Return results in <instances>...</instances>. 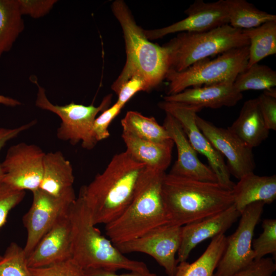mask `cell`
I'll list each match as a JSON object with an SVG mask.
<instances>
[{
  "mask_svg": "<svg viewBox=\"0 0 276 276\" xmlns=\"http://www.w3.org/2000/svg\"><path fill=\"white\" fill-rule=\"evenodd\" d=\"M146 167L125 151L115 154L102 173L80 188L79 193L95 225L107 224L124 212Z\"/></svg>",
  "mask_w": 276,
  "mask_h": 276,
  "instance_id": "6da1fadb",
  "label": "cell"
},
{
  "mask_svg": "<svg viewBox=\"0 0 276 276\" xmlns=\"http://www.w3.org/2000/svg\"><path fill=\"white\" fill-rule=\"evenodd\" d=\"M162 195L169 223L182 226L218 214L234 204L232 190L217 182L165 174Z\"/></svg>",
  "mask_w": 276,
  "mask_h": 276,
  "instance_id": "7a4b0ae2",
  "label": "cell"
},
{
  "mask_svg": "<svg viewBox=\"0 0 276 276\" xmlns=\"http://www.w3.org/2000/svg\"><path fill=\"white\" fill-rule=\"evenodd\" d=\"M111 10L122 29L126 54L125 65L111 89L117 94L125 82L137 76L144 80L149 91L166 79L169 71L167 50L146 37L123 1H114Z\"/></svg>",
  "mask_w": 276,
  "mask_h": 276,
  "instance_id": "3957f363",
  "label": "cell"
},
{
  "mask_svg": "<svg viewBox=\"0 0 276 276\" xmlns=\"http://www.w3.org/2000/svg\"><path fill=\"white\" fill-rule=\"evenodd\" d=\"M72 224V259L84 270L126 269L149 275L143 262L127 258L93 223L89 210L79 193L70 211Z\"/></svg>",
  "mask_w": 276,
  "mask_h": 276,
  "instance_id": "277c9868",
  "label": "cell"
},
{
  "mask_svg": "<svg viewBox=\"0 0 276 276\" xmlns=\"http://www.w3.org/2000/svg\"><path fill=\"white\" fill-rule=\"evenodd\" d=\"M165 174L164 171L146 167L126 209L118 218L105 225V233L114 245L169 223L162 195Z\"/></svg>",
  "mask_w": 276,
  "mask_h": 276,
  "instance_id": "5b68a950",
  "label": "cell"
},
{
  "mask_svg": "<svg viewBox=\"0 0 276 276\" xmlns=\"http://www.w3.org/2000/svg\"><path fill=\"white\" fill-rule=\"evenodd\" d=\"M249 45L242 30L229 24L201 32H181L163 46L168 55L169 70L182 71L209 57Z\"/></svg>",
  "mask_w": 276,
  "mask_h": 276,
  "instance_id": "8992f818",
  "label": "cell"
},
{
  "mask_svg": "<svg viewBox=\"0 0 276 276\" xmlns=\"http://www.w3.org/2000/svg\"><path fill=\"white\" fill-rule=\"evenodd\" d=\"M248 46L236 48L220 54L213 60H200L181 72L169 70L167 96L185 89L224 82H234L247 68Z\"/></svg>",
  "mask_w": 276,
  "mask_h": 276,
  "instance_id": "52a82bcc",
  "label": "cell"
},
{
  "mask_svg": "<svg viewBox=\"0 0 276 276\" xmlns=\"http://www.w3.org/2000/svg\"><path fill=\"white\" fill-rule=\"evenodd\" d=\"M37 80L34 76L31 78L38 87L35 105L60 118L61 122L57 130V137L72 145L81 143L83 148L93 149L98 143L93 133L94 122L99 112L109 107L112 95L105 96L98 106L93 104L86 106L73 102L62 106L55 105L48 99L45 89L39 85Z\"/></svg>",
  "mask_w": 276,
  "mask_h": 276,
  "instance_id": "ba28073f",
  "label": "cell"
},
{
  "mask_svg": "<svg viewBox=\"0 0 276 276\" xmlns=\"http://www.w3.org/2000/svg\"><path fill=\"white\" fill-rule=\"evenodd\" d=\"M265 204L261 201L253 202L242 212L236 230L226 237L224 251L213 276H232L254 260L251 245L254 231Z\"/></svg>",
  "mask_w": 276,
  "mask_h": 276,
  "instance_id": "9c48e42d",
  "label": "cell"
},
{
  "mask_svg": "<svg viewBox=\"0 0 276 276\" xmlns=\"http://www.w3.org/2000/svg\"><path fill=\"white\" fill-rule=\"evenodd\" d=\"M158 105L165 113H169L178 121L193 148L206 157L218 182L232 190L235 183L231 180L224 157L214 148L196 124L197 113L202 108L165 101L160 102Z\"/></svg>",
  "mask_w": 276,
  "mask_h": 276,
  "instance_id": "30bf717a",
  "label": "cell"
},
{
  "mask_svg": "<svg viewBox=\"0 0 276 276\" xmlns=\"http://www.w3.org/2000/svg\"><path fill=\"white\" fill-rule=\"evenodd\" d=\"M182 226L167 223L156 227L130 241L114 245L123 254L144 253L163 267L168 276H175L178 263Z\"/></svg>",
  "mask_w": 276,
  "mask_h": 276,
  "instance_id": "8fae6325",
  "label": "cell"
},
{
  "mask_svg": "<svg viewBox=\"0 0 276 276\" xmlns=\"http://www.w3.org/2000/svg\"><path fill=\"white\" fill-rule=\"evenodd\" d=\"M45 153L39 146L25 142L10 147L1 163L2 182L19 191L33 192L39 189Z\"/></svg>",
  "mask_w": 276,
  "mask_h": 276,
  "instance_id": "7c38bea8",
  "label": "cell"
},
{
  "mask_svg": "<svg viewBox=\"0 0 276 276\" xmlns=\"http://www.w3.org/2000/svg\"><path fill=\"white\" fill-rule=\"evenodd\" d=\"M32 193L31 206L22 218L27 232L24 247L27 257L58 219L69 211L77 198L75 193L56 197L39 189Z\"/></svg>",
  "mask_w": 276,
  "mask_h": 276,
  "instance_id": "4fadbf2b",
  "label": "cell"
},
{
  "mask_svg": "<svg viewBox=\"0 0 276 276\" xmlns=\"http://www.w3.org/2000/svg\"><path fill=\"white\" fill-rule=\"evenodd\" d=\"M196 124L214 148L227 159L228 172L239 180L256 168L252 148L228 128L218 127L197 114Z\"/></svg>",
  "mask_w": 276,
  "mask_h": 276,
  "instance_id": "5bb4252c",
  "label": "cell"
},
{
  "mask_svg": "<svg viewBox=\"0 0 276 276\" xmlns=\"http://www.w3.org/2000/svg\"><path fill=\"white\" fill-rule=\"evenodd\" d=\"M185 12L188 15L187 17L171 25L160 29L144 30L145 36L150 40L171 33L201 32L228 24L225 0L207 3L196 0Z\"/></svg>",
  "mask_w": 276,
  "mask_h": 276,
  "instance_id": "9a60e30c",
  "label": "cell"
},
{
  "mask_svg": "<svg viewBox=\"0 0 276 276\" xmlns=\"http://www.w3.org/2000/svg\"><path fill=\"white\" fill-rule=\"evenodd\" d=\"M70 211L58 219L27 257L30 268L46 267L72 259Z\"/></svg>",
  "mask_w": 276,
  "mask_h": 276,
  "instance_id": "2e32d148",
  "label": "cell"
},
{
  "mask_svg": "<svg viewBox=\"0 0 276 276\" xmlns=\"http://www.w3.org/2000/svg\"><path fill=\"white\" fill-rule=\"evenodd\" d=\"M163 126L176 145L177 159L169 173L195 180L217 182V176L211 169L199 159L178 121L166 113Z\"/></svg>",
  "mask_w": 276,
  "mask_h": 276,
  "instance_id": "e0dca14e",
  "label": "cell"
},
{
  "mask_svg": "<svg viewBox=\"0 0 276 276\" xmlns=\"http://www.w3.org/2000/svg\"><path fill=\"white\" fill-rule=\"evenodd\" d=\"M241 213L233 204L214 216L182 226L181 240L177 261H186L191 251L200 242L220 234H224Z\"/></svg>",
  "mask_w": 276,
  "mask_h": 276,
  "instance_id": "ac0fdd59",
  "label": "cell"
},
{
  "mask_svg": "<svg viewBox=\"0 0 276 276\" xmlns=\"http://www.w3.org/2000/svg\"><path fill=\"white\" fill-rule=\"evenodd\" d=\"M243 98L242 93L235 87L234 82H224L192 87L173 95L166 96L164 101L212 109L232 107Z\"/></svg>",
  "mask_w": 276,
  "mask_h": 276,
  "instance_id": "d6986e66",
  "label": "cell"
},
{
  "mask_svg": "<svg viewBox=\"0 0 276 276\" xmlns=\"http://www.w3.org/2000/svg\"><path fill=\"white\" fill-rule=\"evenodd\" d=\"M122 140L127 153L135 160L146 167L164 171L170 165L174 142L171 139L155 142L139 138L123 131Z\"/></svg>",
  "mask_w": 276,
  "mask_h": 276,
  "instance_id": "ffe728a7",
  "label": "cell"
},
{
  "mask_svg": "<svg viewBox=\"0 0 276 276\" xmlns=\"http://www.w3.org/2000/svg\"><path fill=\"white\" fill-rule=\"evenodd\" d=\"M73 166L60 151L45 153L39 189L54 196L75 193Z\"/></svg>",
  "mask_w": 276,
  "mask_h": 276,
  "instance_id": "44dd1931",
  "label": "cell"
},
{
  "mask_svg": "<svg viewBox=\"0 0 276 276\" xmlns=\"http://www.w3.org/2000/svg\"><path fill=\"white\" fill-rule=\"evenodd\" d=\"M234 204L241 214L249 204H270L276 199V175L259 176L254 172L242 177L232 190Z\"/></svg>",
  "mask_w": 276,
  "mask_h": 276,
  "instance_id": "7402d4cb",
  "label": "cell"
},
{
  "mask_svg": "<svg viewBox=\"0 0 276 276\" xmlns=\"http://www.w3.org/2000/svg\"><path fill=\"white\" fill-rule=\"evenodd\" d=\"M228 128L250 148L258 147L268 136L257 98L245 101L237 119Z\"/></svg>",
  "mask_w": 276,
  "mask_h": 276,
  "instance_id": "603a6c76",
  "label": "cell"
},
{
  "mask_svg": "<svg viewBox=\"0 0 276 276\" xmlns=\"http://www.w3.org/2000/svg\"><path fill=\"white\" fill-rule=\"evenodd\" d=\"M226 237L220 234L212 238L210 244L196 261L178 264L175 276H213L224 251Z\"/></svg>",
  "mask_w": 276,
  "mask_h": 276,
  "instance_id": "cb8c5ba5",
  "label": "cell"
},
{
  "mask_svg": "<svg viewBox=\"0 0 276 276\" xmlns=\"http://www.w3.org/2000/svg\"><path fill=\"white\" fill-rule=\"evenodd\" d=\"M242 31L249 40L247 68L276 53V21Z\"/></svg>",
  "mask_w": 276,
  "mask_h": 276,
  "instance_id": "d4e9b609",
  "label": "cell"
},
{
  "mask_svg": "<svg viewBox=\"0 0 276 276\" xmlns=\"http://www.w3.org/2000/svg\"><path fill=\"white\" fill-rule=\"evenodd\" d=\"M228 24L233 28L246 30L266 22L276 21V15L257 8L245 0H225Z\"/></svg>",
  "mask_w": 276,
  "mask_h": 276,
  "instance_id": "484cf974",
  "label": "cell"
},
{
  "mask_svg": "<svg viewBox=\"0 0 276 276\" xmlns=\"http://www.w3.org/2000/svg\"><path fill=\"white\" fill-rule=\"evenodd\" d=\"M24 28L17 0H0V58L11 49Z\"/></svg>",
  "mask_w": 276,
  "mask_h": 276,
  "instance_id": "4316f807",
  "label": "cell"
},
{
  "mask_svg": "<svg viewBox=\"0 0 276 276\" xmlns=\"http://www.w3.org/2000/svg\"><path fill=\"white\" fill-rule=\"evenodd\" d=\"M121 123L123 131L144 140L162 142L170 139L165 127L154 117H146L135 111H128Z\"/></svg>",
  "mask_w": 276,
  "mask_h": 276,
  "instance_id": "83f0119b",
  "label": "cell"
},
{
  "mask_svg": "<svg viewBox=\"0 0 276 276\" xmlns=\"http://www.w3.org/2000/svg\"><path fill=\"white\" fill-rule=\"evenodd\" d=\"M234 84L241 93L268 89L276 86V72L267 65L256 63L239 74Z\"/></svg>",
  "mask_w": 276,
  "mask_h": 276,
  "instance_id": "f1b7e54d",
  "label": "cell"
},
{
  "mask_svg": "<svg viewBox=\"0 0 276 276\" xmlns=\"http://www.w3.org/2000/svg\"><path fill=\"white\" fill-rule=\"evenodd\" d=\"M0 276H32L24 248L15 242L0 259Z\"/></svg>",
  "mask_w": 276,
  "mask_h": 276,
  "instance_id": "f546056e",
  "label": "cell"
},
{
  "mask_svg": "<svg viewBox=\"0 0 276 276\" xmlns=\"http://www.w3.org/2000/svg\"><path fill=\"white\" fill-rule=\"evenodd\" d=\"M262 227L263 232L252 241L254 260L260 259L268 254H271L274 260L276 255V220H263Z\"/></svg>",
  "mask_w": 276,
  "mask_h": 276,
  "instance_id": "4dcf8cb0",
  "label": "cell"
},
{
  "mask_svg": "<svg viewBox=\"0 0 276 276\" xmlns=\"http://www.w3.org/2000/svg\"><path fill=\"white\" fill-rule=\"evenodd\" d=\"M30 270L32 276H86L84 270L72 259Z\"/></svg>",
  "mask_w": 276,
  "mask_h": 276,
  "instance_id": "1f68e13d",
  "label": "cell"
},
{
  "mask_svg": "<svg viewBox=\"0 0 276 276\" xmlns=\"http://www.w3.org/2000/svg\"><path fill=\"white\" fill-rule=\"evenodd\" d=\"M25 195L24 191L13 189L3 182L0 185V228L6 223L9 213L23 200Z\"/></svg>",
  "mask_w": 276,
  "mask_h": 276,
  "instance_id": "d6a6232c",
  "label": "cell"
},
{
  "mask_svg": "<svg viewBox=\"0 0 276 276\" xmlns=\"http://www.w3.org/2000/svg\"><path fill=\"white\" fill-rule=\"evenodd\" d=\"M123 107V106L116 102L96 117L93 124V133L97 142L107 139L110 136L108 127Z\"/></svg>",
  "mask_w": 276,
  "mask_h": 276,
  "instance_id": "836d02e7",
  "label": "cell"
},
{
  "mask_svg": "<svg viewBox=\"0 0 276 276\" xmlns=\"http://www.w3.org/2000/svg\"><path fill=\"white\" fill-rule=\"evenodd\" d=\"M275 270L273 258H262L254 260L232 276H271Z\"/></svg>",
  "mask_w": 276,
  "mask_h": 276,
  "instance_id": "e575fe53",
  "label": "cell"
},
{
  "mask_svg": "<svg viewBox=\"0 0 276 276\" xmlns=\"http://www.w3.org/2000/svg\"><path fill=\"white\" fill-rule=\"evenodd\" d=\"M56 0H17L21 15L38 18L48 14L56 3Z\"/></svg>",
  "mask_w": 276,
  "mask_h": 276,
  "instance_id": "d590c367",
  "label": "cell"
},
{
  "mask_svg": "<svg viewBox=\"0 0 276 276\" xmlns=\"http://www.w3.org/2000/svg\"><path fill=\"white\" fill-rule=\"evenodd\" d=\"M259 109L267 128L276 130V98L264 94L257 98Z\"/></svg>",
  "mask_w": 276,
  "mask_h": 276,
  "instance_id": "8d00e7d4",
  "label": "cell"
},
{
  "mask_svg": "<svg viewBox=\"0 0 276 276\" xmlns=\"http://www.w3.org/2000/svg\"><path fill=\"white\" fill-rule=\"evenodd\" d=\"M148 91L144 80L140 77L134 76L125 82L120 87L117 102L124 107L126 103L137 92Z\"/></svg>",
  "mask_w": 276,
  "mask_h": 276,
  "instance_id": "74e56055",
  "label": "cell"
},
{
  "mask_svg": "<svg viewBox=\"0 0 276 276\" xmlns=\"http://www.w3.org/2000/svg\"><path fill=\"white\" fill-rule=\"evenodd\" d=\"M36 123V121L33 120L15 128H0V150L8 141L15 138L22 132L31 128L35 125ZM3 171L1 163H0V185L3 182Z\"/></svg>",
  "mask_w": 276,
  "mask_h": 276,
  "instance_id": "f35d334b",
  "label": "cell"
},
{
  "mask_svg": "<svg viewBox=\"0 0 276 276\" xmlns=\"http://www.w3.org/2000/svg\"><path fill=\"white\" fill-rule=\"evenodd\" d=\"M86 276H157L152 273L147 275L135 271H130L129 273L118 274L115 271L108 270L104 269H88L84 270Z\"/></svg>",
  "mask_w": 276,
  "mask_h": 276,
  "instance_id": "ab89813d",
  "label": "cell"
},
{
  "mask_svg": "<svg viewBox=\"0 0 276 276\" xmlns=\"http://www.w3.org/2000/svg\"><path fill=\"white\" fill-rule=\"evenodd\" d=\"M0 104L6 106L14 107L20 105L21 103L17 100L0 95Z\"/></svg>",
  "mask_w": 276,
  "mask_h": 276,
  "instance_id": "60d3db41",
  "label": "cell"
}]
</instances>
